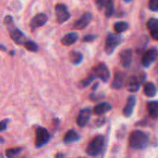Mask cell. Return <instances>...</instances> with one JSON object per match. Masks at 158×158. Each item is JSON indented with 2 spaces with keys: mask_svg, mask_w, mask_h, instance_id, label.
Instances as JSON below:
<instances>
[{
  "mask_svg": "<svg viewBox=\"0 0 158 158\" xmlns=\"http://www.w3.org/2000/svg\"><path fill=\"white\" fill-rule=\"evenodd\" d=\"M149 142L148 135L142 131H134L129 138L130 146L135 150H142L147 147Z\"/></svg>",
  "mask_w": 158,
  "mask_h": 158,
  "instance_id": "6da1fadb",
  "label": "cell"
},
{
  "mask_svg": "<svg viewBox=\"0 0 158 158\" xmlns=\"http://www.w3.org/2000/svg\"><path fill=\"white\" fill-rule=\"evenodd\" d=\"M5 23L7 25L8 30H9V34L12 40L17 43L18 44H25V35L17 28L13 25V19L11 16H6L4 19Z\"/></svg>",
  "mask_w": 158,
  "mask_h": 158,
  "instance_id": "7a4b0ae2",
  "label": "cell"
},
{
  "mask_svg": "<svg viewBox=\"0 0 158 158\" xmlns=\"http://www.w3.org/2000/svg\"><path fill=\"white\" fill-rule=\"evenodd\" d=\"M105 144V138L103 135L95 136L88 144L86 152L91 156H96L101 154Z\"/></svg>",
  "mask_w": 158,
  "mask_h": 158,
  "instance_id": "3957f363",
  "label": "cell"
},
{
  "mask_svg": "<svg viewBox=\"0 0 158 158\" xmlns=\"http://www.w3.org/2000/svg\"><path fill=\"white\" fill-rule=\"evenodd\" d=\"M50 141V134L46 129L38 127L35 130V146L40 148Z\"/></svg>",
  "mask_w": 158,
  "mask_h": 158,
  "instance_id": "277c9868",
  "label": "cell"
},
{
  "mask_svg": "<svg viewBox=\"0 0 158 158\" xmlns=\"http://www.w3.org/2000/svg\"><path fill=\"white\" fill-rule=\"evenodd\" d=\"M92 74L97 78L100 79L101 81H103L104 82H108V81L110 80V72L108 68L106 67V65L105 63H100L98 64L94 69Z\"/></svg>",
  "mask_w": 158,
  "mask_h": 158,
  "instance_id": "5b68a950",
  "label": "cell"
},
{
  "mask_svg": "<svg viewBox=\"0 0 158 158\" xmlns=\"http://www.w3.org/2000/svg\"><path fill=\"white\" fill-rule=\"evenodd\" d=\"M120 42H121V38L119 35L115 33H109L106 41V52L107 53V55L113 54L115 49L120 44Z\"/></svg>",
  "mask_w": 158,
  "mask_h": 158,
  "instance_id": "8992f818",
  "label": "cell"
},
{
  "mask_svg": "<svg viewBox=\"0 0 158 158\" xmlns=\"http://www.w3.org/2000/svg\"><path fill=\"white\" fill-rule=\"evenodd\" d=\"M158 58V49L157 48H151L145 52L142 58V65L144 68H149L154 62Z\"/></svg>",
  "mask_w": 158,
  "mask_h": 158,
  "instance_id": "52a82bcc",
  "label": "cell"
},
{
  "mask_svg": "<svg viewBox=\"0 0 158 158\" xmlns=\"http://www.w3.org/2000/svg\"><path fill=\"white\" fill-rule=\"evenodd\" d=\"M56 17L58 23H63L70 18V14L68 10V7L64 4H57L56 6Z\"/></svg>",
  "mask_w": 158,
  "mask_h": 158,
  "instance_id": "ba28073f",
  "label": "cell"
},
{
  "mask_svg": "<svg viewBox=\"0 0 158 158\" xmlns=\"http://www.w3.org/2000/svg\"><path fill=\"white\" fill-rule=\"evenodd\" d=\"M91 113H92V111L89 107L83 108L80 111L78 118H77V124L79 127L83 128L88 124L90 118H91Z\"/></svg>",
  "mask_w": 158,
  "mask_h": 158,
  "instance_id": "9c48e42d",
  "label": "cell"
},
{
  "mask_svg": "<svg viewBox=\"0 0 158 158\" xmlns=\"http://www.w3.org/2000/svg\"><path fill=\"white\" fill-rule=\"evenodd\" d=\"M47 15L44 13H39L36 14L31 20L30 22V26L31 28V30H35L37 28H40L42 26H44L46 22H47Z\"/></svg>",
  "mask_w": 158,
  "mask_h": 158,
  "instance_id": "30bf717a",
  "label": "cell"
},
{
  "mask_svg": "<svg viewBox=\"0 0 158 158\" xmlns=\"http://www.w3.org/2000/svg\"><path fill=\"white\" fill-rule=\"evenodd\" d=\"M136 102H137V98L135 95H131L128 100H127V103L123 108V115L126 117V118H130L132 113H133V110H134V107L136 106Z\"/></svg>",
  "mask_w": 158,
  "mask_h": 158,
  "instance_id": "8fae6325",
  "label": "cell"
},
{
  "mask_svg": "<svg viewBox=\"0 0 158 158\" xmlns=\"http://www.w3.org/2000/svg\"><path fill=\"white\" fill-rule=\"evenodd\" d=\"M92 19H93L92 13L86 12V13H84V14L82 15V17H81L80 19H78V20L76 21V23L74 24L73 28H74L75 30H81V29H84V28L87 27V25L91 22Z\"/></svg>",
  "mask_w": 158,
  "mask_h": 158,
  "instance_id": "7c38bea8",
  "label": "cell"
},
{
  "mask_svg": "<svg viewBox=\"0 0 158 158\" xmlns=\"http://www.w3.org/2000/svg\"><path fill=\"white\" fill-rule=\"evenodd\" d=\"M120 63L124 68H129L132 61V50L131 49H124L121 51L120 55Z\"/></svg>",
  "mask_w": 158,
  "mask_h": 158,
  "instance_id": "4fadbf2b",
  "label": "cell"
},
{
  "mask_svg": "<svg viewBox=\"0 0 158 158\" xmlns=\"http://www.w3.org/2000/svg\"><path fill=\"white\" fill-rule=\"evenodd\" d=\"M78 38H79V35H78L77 32H75V31L69 32V33H67V34L61 39V44H62L63 45L69 46V45H71V44H73L74 43H76L77 40H78Z\"/></svg>",
  "mask_w": 158,
  "mask_h": 158,
  "instance_id": "5bb4252c",
  "label": "cell"
},
{
  "mask_svg": "<svg viewBox=\"0 0 158 158\" xmlns=\"http://www.w3.org/2000/svg\"><path fill=\"white\" fill-rule=\"evenodd\" d=\"M112 109V106L107 103V102H103V103H100L98 105H96L94 106V112L96 114V115H103V114H106L107 113L108 111H110Z\"/></svg>",
  "mask_w": 158,
  "mask_h": 158,
  "instance_id": "9a60e30c",
  "label": "cell"
},
{
  "mask_svg": "<svg viewBox=\"0 0 158 158\" xmlns=\"http://www.w3.org/2000/svg\"><path fill=\"white\" fill-rule=\"evenodd\" d=\"M140 86H141V82L138 80V78H136V77H131L130 80L128 81L127 89H128L129 92L135 93V92L139 91Z\"/></svg>",
  "mask_w": 158,
  "mask_h": 158,
  "instance_id": "2e32d148",
  "label": "cell"
},
{
  "mask_svg": "<svg viewBox=\"0 0 158 158\" xmlns=\"http://www.w3.org/2000/svg\"><path fill=\"white\" fill-rule=\"evenodd\" d=\"M147 110L152 118H158V101H151L147 104Z\"/></svg>",
  "mask_w": 158,
  "mask_h": 158,
  "instance_id": "e0dca14e",
  "label": "cell"
},
{
  "mask_svg": "<svg viewBox=\"0 0 158 158\" xmlns=\"http://www.w3.org/2000/svg\"><path fill=\"white\" fill-rule=\"evenodd\" d=\"M124 81H125V76L123 73H121V72L116 73V75L113 79V81H112V87L114 89H120L123 86Z\"/></svg>",
  "mask_w": 158,
  "mask_h": 158,
  "instance_id": "ac0fdd59",
  "label": "cell"
},
{
  "mask_svg": "<svg viewBox=\"0 0 158 158\" xmlns=\"http://www.w3.org/2000/svg\"><path fill=\"white\" fill-rule=\"evenodd\" d=\"M143 93L148 97H154L157 93V89H156V85L153 82H147V83L144 84Z\"/></svg>",
  "mask_w": 158,
  "mask_h": 158,
  "instance_id": "d6986e66",
  "label": "cell"
},
{
  "mask_svg": "<svg viewBox=\"0 0 158 158\" xmlns=\"http://www.w3.org/2000/svg\"><path fill=\"white\" fill-rule=\"evenodd\" d=\"M81 139L80 135L75 131H69L65 137H64V143H74V142H78Z\"/></svg>",
  "mask_w": 158,
  "mask_h": 158,
  "instance_id": "ffe728a7",
  "label": "cell"
},
{
  "mask_svg": "<svg viewBox=\"0 0 158 158\" xmlns=\"http://www.w3.org/2000/svg\"><path fill=\"white\" fill-rule=\"evenodd\" d=\"M82 57V54L79 51H71V53L69 54V59L74 65H79L80 63H81Z\"/></svg>",
  "mask_w": 158,
  "mask_h": 158,
  "instance_id": "44dd1931",
  "label": "cell"
},
{
  "mask_svg": "<svg viewBox=\"0 0 158 158\" xmlns=\"http://www.w3.org/2000/svg\"><path fill=\"white\" fill-rule=\"evenodd\" d=\"M129 27H130V25L126 21H118L114 25V29H115L116 32H118V33H121V32L127 31L129 29Z\"/></svg>",
  "mask_w": 158,
  "mask_h": 158,
  "instance_id": "7402d4cb",
  "label": "cell"
},
{
  "mask_svg": "<svg viewBox=\"0 0 158 158\" xmlns=\"http://www.w3.org/2000/svg\"><path fill=\"white\" fill-rule=\"evenodd\" d=\"M115 11V6H114V2L113 0H107L105 6V14L107 18H110Z\"/></svg>",
  "mask_w": 158,
  "mask_h": 158,
  "instance_id": "603a6c76",
  "label": "cell"
},
{
  "mask_svg": "<svg viewBox=\"0 0 158 158\" xmlns=\"http://www.w3.org/2000/svg\"><path fill=\"white\" fill-rule=\"evenodd\" d=\"M21 148H10V149H7L6 151V156L7 158H15L20 152H21Z\"/></svg>",
  "mask_w": 158,
  "mask_h": 158,
  "instance_id": "cb8c5ba5",
  "label": "cell"
},
{
  "mask_svg": "<svg viewBox=\"0 0 158 158\" xmlns=\"http://www.w3.org/2000/svg\"><path fill=\"white\" fill-rule=\"evenodd\" d=\"M23 45L25 46V48L27 50H29L31 52H36L38 50V45L33 41H26Z\"/></svg>",
  "mask_w": 158,
  "mask_h": 158,
  "instance_id": "d4e9b609",
  "label": "cell"
},
{
  "mask_svg": "<svg viewBox=\"0 0 158 158\" xmlns=\"http://www.w3.org/2000/svg\"><path fill=\"white\" fill-rule=\"evenodd\" d=\"M147 28L150 30V31L157 30L158 29V19H150L147 21Z\"/></svg>",
  "mask_w": 158,
  "mask_h": 158,
  "instance_id": "484cf974",
  "label": "cell"
},
{
  "mask_svg": "<svg viewBox=\"0 0 158 158\" xmlns=\"http://www.w3.org/2000/svg\"><path fill=\"white\" fill-rule=\"evenodd\" d=\"M95 79V77L93 75V74H91L90 76H88L86 79H84V80H82L81 81V86L82 87H86V86H88Z\"/></svg>",
  "mask_w": 158,
  "mask_h": 158,
  "instance_id": "4316f807",
  "label": "cell"
},
{
  "mask_svg": "<svg viewBox=\"0 0 158 158\" xmlns=\"http://www.w3.org/2000/svg\"><path fill=\"white\" fill-rule=\"evenodd\" d=\"M149 8L152 11H158V0H149Z\"/></svg>",
  "mask_w": 158,
  "mask_h": 158,
  "instance_id": "83f0119b",
  "label": "cell"
},
{
  "mask_svg": "<svg viewBox=\"0 0 158 158\" xmlns=\"http://www.w3.org/2000/svg\"><path fill=\"white\" fill-rule=\"evenodd\" d=\"M96 35L95 34H89V35H86L84 36L83 38V42H93L94 40L96 39Z\"/></svg>",
  "mask_w": 158,
  "mask_h": 158,
  "instance_id": "f1b7e54d",
  "label": "cell"
},
{
  "mask_svg": "<svg viewBox=\"0 0 158 158\" xmlns=\"http://www.w3.org/2000/svg\"><path fill=\"white\" fill-rule=\"evenodd\" d=\"M107 0H95V3L98 6V8L101 10L105 6H106V3Z\"/></svg>",
  "mask_w": 158,
  "mask_h": 158,
  "instance_id": "f546056e",
  "label": "cell"
},
{
  "mask_svg": "<svg viewBox=\"0 0 158 158\" xmlns=\"http://www.w3.org/2000/svg\"><path fill=\"white\" fill-rule=\"evenodd\" d=\"M151 36L155 39L158 41V29L157 30H155V31H151Z\"/></svg>",
  "mask_w": 158,
  "mask_h": 158,
  "instance_id": "4dcf8cb0",
  "label": "cell"
},
{
  "mask_svg": "<svg viewBox=\"0 0 158 158\" xmlns=\"http://www.w3.org/2000/svg\"><path fill=\"white\" fill-rule=\"evenodd\" d=\"M6 125H7V120H6V119L2 120V122H1V131H2L6 130Z\"/></svg>",
  "mask_w": 158,
  "mask_h": 158,
  "instance_id": "1f68e13d",
  "label": "cell"
},
{
  "mask_svg": "<svg viewBox=\"0 0 158 158\" xmlns=\"http://www.w3.org/2000/svg\"><path fill=\"white\" fill-rule=\"evenodd\" d=\"M63 156H64L63 154H57V155L56 156V158H62Z\"/></svg>",
  "mask_w": 158,
  "mask_h": 158,
  "instance_id": "d6a6232c",
  "label": "cell"
},
{
  "mask_svg": "<svg viewBox=\"0 0 158 158\" xmlns=\"http://www.w3.org/2000/svg\"><path fill=\"white\" fill-rule=\"evenodd\" d=\"M124 1H125L126 3H131V2L132 0H124Z\"/></svg>",
  "mask_w": 158,
  "mask_h": 158,
  "instance_id": "836d02e7",
  "label": "cell"
}]
</instances>
